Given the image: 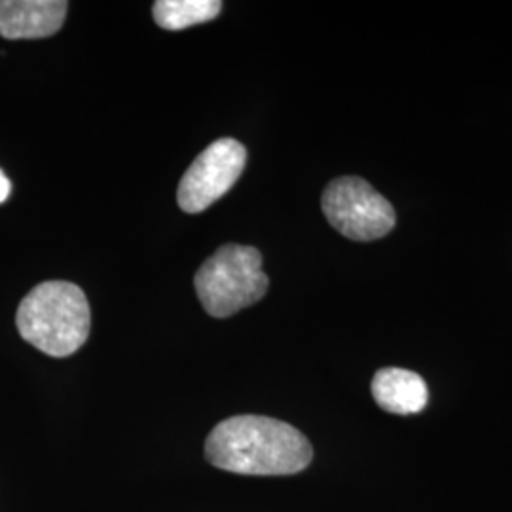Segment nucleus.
Listing matches in <instances>:
<instances>
[{
    "label": "nucleus",
    "mask_w": 512,
    "mask_h": 512,
    "mask_svg": "<svg viewBox=\"0 0 512 512\" xmlns=\"http://www.w3.org/2000/svg\"><path fill=\"white\" fill-rule=\"evenodd\" d=\"M205 458L213 467L238 475H296L308 469L313 448L293 425L245 414L220 421L209 433Z\"/></svg>",
    "instance_id": "f257e3e1"
},
{
    "label": "nucleus",
    "mask_w": 512,
    "mask_h": 512,
    "mask_svg": "<svg viewBox=\"0 0 512 512\" xmlns=\"http://www.w3.org/2000/svg\"><path fill=\"white\" fill-rule=\"evenodd\" d=\"M19 336L50 357H69L90 336L92 311L84 291L69 281H44L27 294L16 315Z\"/></svg>",
    "instance_id": "f03ea898"
},
{
    "label": "nucleus",
    "mask_w": 512,
    "mask_h": 512,
    "mask_svg": "<svg viewBox=\"0 0 512 512\" xmlns=\"http://www.w3.org/2000/svg\"><path fill=\"white\" fill-rule=\"evenodd\" d=\"M270 279L262 270V255L247 245H222L194 277L203 310L213 317H230L262 300Z\"/></svg>",
    "instance_id": "7ed1b4c3"
},
{
    "label": "nucleus",
    "mask_w": 512,
    "mask_h": 512,
    "mask_svg": "<svg viewBox=\"0 0 512 512\" xmlns=\"http://www.w3.org/2000/svg\"><path fill=\"white\" fill-rule=\"evenodd\" d=\"M330 226L353 241L382 239L395 228L393 205L361 177H340L325 188L321 198Z\"/></svg>",
    "instance_id": "20e7f679"
},
{
    "label": "nucleus",
    "mask_w": 512,
    "mask_h": 512,
    "mask_svg": "<svg viewBox=\"0 0 512 512\" xmlns=\"http://www.w3.org/2000/svg\"><path fill=\"white\" fill-rule=\"evenodd\" d=\"M247 164V148L236 139H219L203 150L179 183L177 202L184 213H202L238 183Z\"/></svg>",
    "instance_id": "39448f33"
},
{
    "label": "nucleus",
    "mask_w": 512,
    "mask_h": 512,
    "mask_svg": "<svg viewBox=\"0 0 512 512\" xmlns=\"http://www.w3.org/2000/svg\"><path fill=\"white\" fill-rule=\"evenodd\" d=\"M67 8L65 0H0V37H52L63 27Z\"/></svg>",
    "instance_id": "423d86ee"
},
{
    "label": "nucleus",
    "mask_w": 512,
    "mask_h": 512,
    "mask_svg": "<svg viewBox=\"0 0 512 512\" xmlns=\"http://www.w3.org/2000/svg\"><path fill=\"white\" fill-rule=\"evenodd\" d=\"M372 397L376 404L397 416L418 414L429 401V389L420 374L406 368H382L374 374Z\"/></svg>",
    "instance_id": "0eeeda50"
},
{
    "label": "nucleus",
    "mask_w": 512,
    "mask_h": 512,
    "mask_svg": "<svg viewBox=\"0 0 512 512\" xmlns=\"http://www.w3.org/2000/svg\"><path fill=\"white\" fill-rule=\"evenodd\" d=\"M222 12L219 0H158L152 14L158 27L167 31H183L188 27L207 23Z\"/></svg>",
    "instance_id": "6e6552de"
},
{
    "label": "nucleus",
    "mask_w": 512,
    "mask_h": 512,
    "mask_svg": "<svg viewBox=\"0 0 512 512\" xmlns=\"http://www.w3.org/2000/svg\"><path fill=\"white\" fill-rule=\"evenodd\" d=\"M12 194V183L10 179L6 177V173L0 169V203L6 202Z\"/></svg>",
    "instance_id": "1a4fd4ad"
}]
</instances>
